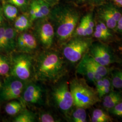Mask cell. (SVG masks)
Instances as JSON below:
<instances>
[{"instance_id": "6da1fadb", "label": "cell", "mask_w": 122, "mask_h": 122, "mask_svg": "<svg viewBox=\"0 0 122 122\" xmlns=\"http://www.w3.org/2000/svg\"><path fill=\"white\" fill-rule=\"evenodd\" d=\"M48 18L54 27L55 39L61 44H66L73 36L80 14L69 5L57 4L51 8Z\"/></svg>"}, {"instance_id": "7a4b0ae2", "label": "cell", "mask_w": 122, "mask_h": 122, "mask_svg": "<svg viewBox=\"0 0 122 122\" xmlns=\"http://www.w3.org/2000/svg\"><path fill=\"white\" fill-rule=\"evenodd\" d=\"M34 59V78L37 81L57 83L65 73L63 58L56 51L45 49Z\"/></svg>"}, {"instance_id": "3957f363", "label": "cell", "mask_w": 122, "mask_h": 122, "mask_svg": "<svg viewBox=\"0 0 122 122\" xmlns=\"http://www.w3.org/2000/svg\"><path fill=\"white\" fill-rule=\"evenodd\" d=\"M10 75L24 81L34 77V57L30 53L19 52L10 57Z\"/></svg>"}, {"instance_id": "277c9868", "label": "cell", "mask_w": 122, "mask_h": 122, "mask_svg": "<svg viewBox=\"0 0 122 122\" xmlns=\"http://www.w3.org/2000/svg\"><path fill=\"white\" fill-rule=\"evenodd\" d=\"M69 88L73 98L74 106L76 107L87 108L98 101L96 93L84 80L74 79L71 82Z\"/></svg>"}, {"instance_id": "5b68a950", "label": "cell", "mask_w": 122, "mask_h": 122, "mask_svg": "<svg viewBox=\"0 0 122 122\" xmlns=\"http://www.w3.org/2000/svg\"><path fill=\"white\" fill-rule=\"evenodd\" d=\"M33 34L39 44L45 49H50L55 39V31L52 23L48 18L39 19L33 23Z\"/></svg>"}, {"instance_id": "8992f818", "label": "cell", "mask_w": 122, "mask_h": 122, "mask_svg": "<svg viewBox=\"0 0 122 122\" xmlns=\"http://www.w3.org/2000/svg\"><path fill=\"white\" fill-rule=\"evenodd\" d=\"M52 102L57 109L67 114L74 105L73 98L67 82L58 83L52 88L51 92Z\"/></svg>"}, {"instance_id": "52a82bcc", "label": "cell", "mask_w": 122, "mask_h": 122, "mask_svg": "<svg viewBox=\"0 0 122 122\" xmlns=\"http://www.w3.org/2000/svg\"><path fill=\"white\" fill-rule=\"evenodd\" d=\"M90 46L89 40L76 37L66 43L62 54L66 60L73 63H76L82 58Z\"/></svg>"}, {"instance_id": "ba28073f", "label": "cell", "mask_w": 122, "mask_h": 122, "mask_svg": "<svg viewBox=\"0 0 122 122\" xmlns=\"http://www.w3.org/2000/svg\"><path fill=\"white\" fill-rule=\"evenodd\" d=\"M26 83L10 75L5 77L0 89V101L21 98Z\"/></svg>"}, {"instance_id": "9c48e42d", "label": "cell", "mask_w": 122, "mask_h": 122, "mask_svg": "<svg viewBox=\"0 0 122 122\" xmlns=\"http://www.w3.org/2000/svg\"><path fill=\"white\" fill-rule=\"evenodd\" d=\"M45 91L43 87L33 81L27 82L20 98L24 105H43Z\"/></svg>"}, {"instance_id": "30bf717a", "label": "cell", "mask_w": 122, "mask_h": 122, "mask_svg": "<svg viewBox=\"0 0 122 122\" xmlns=\"http://www.w3.org/2000/svg\"><path fill=\"white\" fill-rule=\"evenodd\" d=\"M39 43L33 33L27 31L19 33L16 41V48L19 52L30 53L37 50Z\"/></svg>"}, {"instance_id": "8fae6325", "label": "cell", "mask_w": 122, "mask_h": 122, "mask_svg": "<svg viewBox=\"0 0 122 122\" xmlns=\"http://www.w3.org/2000/svg\"><path fill=\"white\" fill-rule=\"evenodd\" d=\"M91 57L99 64L109 65L112 62V57L108 48L102 44H94L91 48Z\"/></svg>"}, {"instance_id": "7c38bea8", "label": "cell", "mask_w": 122, "mask_h": 122, "mask_svg": "<svg viewBox=\"0 0 122 122\" xmlns=\"http://www.w3.org/2000/svg\"><path fill=\"white\" fill-rule=\"evenodd\" d=\"M77 71L79 74L85 76L89 81L95 84L97 81L103 78L97 73L96 71L92 68V66L87 62L84 56L78 65Z\"/></svg>"}, {"instance_id": "4fadbf2b", "label": "cell", "mask_w": 122, "mask_h": 122, "mask_svg": "<svg viewBox=\"0 0 122 122\" xmlns=\"http://www.w3.org/2000/svg\"><path fill=\"white\" fill-rule=\"evenodd\" d=\"M17 31L9 24H6L5 32V53H9L15 51L16 48Z\"/></svg>"}, {"instance_id": "5bb4252c", "label": "cell", "mask_w": 122, "mask_h": 122, "mask_svg": "<svg viewBox=\"0 0 122 122\" xmlns=\"http://www.w3.org/2000/svg\"><path fill=\"white\" fill-rule=\"evenodd\" d=\"M32 26L33 23L26 13L19 15L14 21L13 27L18 33L28 30L32 28Z\"/></svg>"}, {"instance_id": "9a60e30c", "label": "cell", "mask_w": 122, "mask_h": 122, "mask_svg": "<svg viewBox=\"0 0 122 122\" xmlns=\"http://www.w3.org/2000/svg\"><path fill=\"white\" fill-rule=\"evenodd\" d=\"M1 3L3 14L5 19L14 22L19 15L20 10L16 6L9 3L4 1H1Z\"/></svg>"}, {"instance_id": "2e32d148", "label": "cell", "mask_w": 122, "mask_h": 122, "mask_svg": "<svg viewBox=\"0 0 122 122\" xmlns=\"http://www.w3.org/2000/svg\"><path fill=\"white\" fill-rule=\"evenodd\" d=\"M99 14L101 20L105 23L109 29H114L116 28L117 22L113 19L104 5L100 8Z\"/></svg>"}, {"instance_id": "e0dca14e", "label": "cell", "mask_w": 122, "mask_h": 122, "mask_svg": "<svg viewBox=\"0 0 122 122\" xmlns=\"http://www.w3.org/2000/svg\"><path fill=\"white\" fill-rule=\"evenodd\" d=\"M26 14L29 16L33 24L35 21L39 19L44 18L40 12L36 0H30Z\"/></svg>"}, {"instance_id": "ac0fdd59", "label": "cell", "mask_w": 122, "mask_h": 122, "mask_svg": "<svg viewBox=\"0 0 122 122\" xmlns=\"http://www.w3.org/2000/svg\"><path fill=\"white\" fill-rule=\"evenodd\" d=\"M121 100V97L119 94L115 92H111L104 97L103 105L106 109H110Z\"/></svg>"}, {"instance_id": "d6986e66", "label": "cell", "mask_w": 122, "mask_h": 122, "mask_svg": "<svg viewBox=\"0 0 122 122\" xmlns=\"http://www.w3.org/2000/svg\"><path fill=\"white\" fill-rule=\"evenodd\" d=\"M24 105L21 101L12 100L9 102L5 107L6 113L10 115H15L24 109Z\"/></svg>"}, {"instance_id": "ffe728a7", "label": "cell", "mask_w": 122, "mask_h": 122, "mask_svg": "<svg viewBox=\"0 0 122 122\" xmlns=\"http://www.w3.org/2000/svg\"><path fill=\"white\" fill-rule=\"evenodd\" d=\"M37 116L30 111L23 109L15 118L13 122H34L36 121Z\"/></svg>"}, {"instance_id": "44dd1931", "label": "cell", "mask_w": 122, "mask_h": 122, "mask_svg": "<svg viewBox=\"0 0 122 122\" xmlns=\"http://www.w3.org/2000/svg\"><path fill=\"white\" fill-rule=\"evenodd\" d=\"M84 57L90 65L96 71L97 73L103 77L107 75L108 73V70L105 66L102 65L96 62L90 55H89L87 54H85Z\"/></svg>"}, {"instance_id": "7402d4cb", "label": "cell", "mask_w": 122, "mask_h": 122, "mask_svg": "<svg viewBox=\"0 0 122 122\" xmlns=\"http://www.w3.org/2000/svg\"><path fill=\"white\" fill-rule=\"evenodd\" d=\"M10 59L0 52V75L5 77L10 76Z\"/></svg>"}, {"instance_id": "603a6c76", "label": "cell", "mask_w": 122, "mask_h": 122, "mask_svg": "<svg viewBox=\"0 0 122 122\" xmlns=\"http://www.w3.org/2000/svg\"><path fill=\"white\" fill-rule=\"evenodd\" d=\"M1 1L14 5L20 10L21 13H27L30 0H1Z\"/></svg>"}, {"instance_id": "cb8c5ba5", "label": "cell", "mask_w": 122, "mask_h": 122, "mask_svg": "<svg viewBox=\"0 0 122 122\" xmlns=\"http://www.w3.org/2000/svg\"><path fill=\"white\" fill-rule=\"evenodd\" d=\"M111 121L109 116L102 110L95 109L92 113V121L93 122H107Z\"/></svg>"}, {"instance_id": "d4e9b609", "label": "cell", "mask_w": 122, "mask_h": 122, "mask_svg": "<svg viewBox=\"0 0 122 122\" xmlns=\"http://www.w3.org/2000/svg\"><path fill=\"white\" fill-rule=\"evenodd\" d=\"M76 108L72 114V121L74 122H86L87 115L85 109L81 107Z\"/></svg>"}, {"instance_id": "484cf974", "label": "cell", "mask_w": 122, "mask_h": 122, "mask_svg": "<svg viewBox=\"0 0 122 122\" xmlns=\"http://www.w3.org/2000/svg\"><path fill=\"white\" fill-rule=\"evenodd\" d=\"M85 20V27L87 36L92 35L93 33L94 27L95 26L94 22L92 16V14L89 13L84 16Z\"/></svg>"}, {"instance_id": "4316f807", "label": "cell", "mask_w": 122, "mask_h": 122, "mask_svg": "<svg viewBox=\"0 0 122 122\" xmlns=\"http://www.w3.org/2000/svg\"><path fill=\"white\" fill-rule=\"evenodd\" d=\"M38 120L40 122H59V119L54 115L49 112H42L39 113Z\"/></svg>"}, {"instance_id": "83f0119b", "label": "cell", "mask_w": 122, "mask_h": 122, "mask_svg": "<svg viewBox=\"0 0 122 122\" xmlns=\"http://www.w3.org/2000/svg\"><path fill=\"white\" fill-rule=\"evenodd\" d=\"M40 12L44 18H48L51 7L44 0H36Z\"/></svg>"}, {"instance_id": "f1b7e54d", "label": "cell", "mask_w": 122, "mask_h": 122, "mask_svg": "<svg viewBox=\"0 0 122 122\" xmlns=\"http://www.w3.org/2000/svg\"><path fill=\"white\" fill-rule=\"evenodd\" d=\"M106 9L110 13L113 19L118 22L122 15L121 11L115 5L112 4H108L104 5Z\"/></svg>"}, {"instance_id": "f546056e", "label": "cell", "mask_w": 122, "mask_h": 122, "mask_svg": "<svg viewBox=\"0 0 122 122\" xmlns=\"http://www.w3.org/2000/svg\"><path fill=\"white\" fill-rule=\"evenodd\" d=\"M73 36H75V37H82L87 36L86 30L85 20L84 16L81 19L78 25L76 26L74 31Z\"/></svg>"}, {"instance_id": "4dcf8cb0", "label": "cell", "mask_w": 122, "mask_h": 122, "mask_svg": "<svg viewBox=\"0 0 122 122\" xmlns=\"http://www.w3.org/2000/svg\"><path fill=\"white\" fill-rule=\"evenodd\" d=\"M112 84L113 87L116 89H122V72L114 73L112 80Z\"/></svg>"}, {"instance_id": "1f68e13d", "label": "cell", "mask_w": 122, "mask_h": 122, "mask_svg": "<svg viewBox=\"0 0 122 122\" xmlns=\"http://www.w3.org/2000/svg\"><path fill=\"white\" fill-rule=\"evenodd\" d=\"M103 86L102 89H101V91L98 93L99 96L100 98L102 97L105 95L108 94L110 91L111 87V82L109 79L103 78Z\"/></svg>"}, {"instance_id": "d6a6232c", "label": "cell", "mask_w": 122, "mask_h": 122, "mask_svg": "<svg viewBox=\"0 0 122 122\" xmlns=\"http://www.w3.org/2000/svg\"><path fill=\"white\" fill-rule=\"evenodd\" d=\"M6 23H5L0 26V52H5V32Z\"/></svg>"}, {"instance_id": "836d02e7", "label": "cell", "mask_w": 122, "mask_h": 122, "mask_svg": "<svg viewBox=\"0 0 122 122\" xmlns=\"http://www.w3.org/2000/svg\"><path fill=\"white\" fill-rule=\"evenodd\" d=\"M94 35L95 38L100 39H107L109 38L106 35L105 33L101 30L100 25L98 23L96 25L95 31L94 33Z\"/></svg>"}, {"instance_id": "e575fe53", "label": "cell", "mask_w": 122, "mask_h": 122, "mask_svg": "<svg viewBox=\"0 0 122 122\" xmlns=\"http://www.w3.org/2000/svg\"><path fill=\"white\" fill-rule=\"evenodd\" d=\"M111 110V113L118 116L122 117V102H119Z\"/></svg>"}, {"instance_id": "d590c367", "label": "cell", "mask_w": 122, "mask_h": 122, "mask_svg": "<svg viewBox=\"0 0 122 122\" xmlns=\"http://www.w3.org/2000/svg\"><path fill=\"white\" fill-rule=\"evenodd\" d=\"M98 23L100 25V28L105 33V34L107 36V37L109 38L112 35L111 34L109 30V29L108 28V27L106 25L104 22H103L101 20H99Z\"/></svg>"}, {"instance_id": "8d00e7d4", "label": "cell", "mask_w": 122, "mask_h": 122, "mask_svg": "<svg viewBox=\"0 0 122 122\" xmlns=\"http://www.w3.org/2000/svg\"><path fill=\"white\" fill-rule=\"evenodd\" d=\"M5 18L2 8V5L1 2H0V26L3 25L5 23Z\"/></svg>"}, {"instance_id": "74e56055", "label": "cell", "mask_w": 122, "mask_h": 122, "mask_svg": "<svg viewBox=\"0 0 122 122\" xmlns=\"http://www.w3.org/2000/svg\"><path fill=\"white\" fill-rule=\"evenodd\" d=\"M44 0L46 2H47L51 7L58 4L60 1V0Z\"/></svg>"}, {"instance_id": "f35d334b", "label": "cell", "mask_w": 122, "mask_h": 122, "mask_svg": "<svg viewBox=\"0 0 122 122\" xmlns=\"http://www.w3.org/2000/svg\"><path fill=\"white\" fill-rule=\"evenodd\" d=\"M118 6L122 7V0H113Z\"/></svg>"}, {"instance_id": "ab89813d", "label": "cell", "mask_w": 122, "mask_h": 122, "mask_svg": "<svg viewBox=\"0 0 122 122\" xmlns=\"http://www.w3.org/2000/svg\"><path fill=\"white\" fill-rule=\"evenodd\" d=\"M72 0L78 3H83L86 2L87 0Z\"/></svg>"}, {"instance_id": "60d3db41", "label": "cell", "mask_w": 122, "mask_h": 122, "mask_svg": "<svg viewBox=\"0 0 122 122\" xmlns=\"http://www.w3.org/2000/svg\"><path fill=\"white\" fill-rule=\"evenodd\" d=\"M92 1L96 4H100L103 2L102 0H92Z\"/></svg>"}, {"instance_id": "b9f144b4", "label": "cell", "mask_w": 122, "mask_h": 122, "mask_svg": "<svg viewBox=\"0 0 122 122\" xmlns=\"http://www.w3.org/2000/svg\"><path fill=\"white\" fill-rule=\"evenodd\" d=\"M2 82H1V80L0 79V88H1V86H2Z\"/></svg>"}, {"instance_id": "7bdbcfd3", "label": "cell", "mask_w": 122, "mask_h": 122, "mask_svg": "<svg viewBox=\"0 0 122 122\" xmlns=\"http://www.w3.org/2000/svg\"><path fill=\"white\" fill-rule=\"evenodd\" d=\"M119 50H120V51L122 52V47H120V48H119Z\"/></svg>"}, {"instance_id": "ee69618b", "label": "cell", "mask_w": 122, "mask_h": 122, "mask_svg": "<svg viewBox=\"0 0 122 122\" xmlns=\"http://www.w3.org/2000/svg\"><path fill=\"white\" fill-rule=\"evenodd\" d=\"M105 0H102V1H105Z\"/></svg>"}, {"instance_id": "f6af8a7d", "label": "cell", "mask_w": 122, "mask_h": 122, "mask_svg": "<svg viewBox=\"0 0 122 122\" xmlns=\"http://www.w3.org/2000/svg\"><path fill=\"white\" fill-rule=\"evenodd\" d=\"M1 0H0V2H1Z\"/></svg>"}]
</instances>
